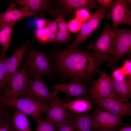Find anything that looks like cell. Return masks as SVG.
I'll list each match as a JSON object with an SVG mask.
<instances>
[{"instance_id":"obj_31","label":"cell","mask_w":131,"mask_h":131,"mask_svg":"<svg viewBox=\"0 0 131 131\" xmlns=\"http://www.w3.org/2000/svg\"><path fill=\"white\" fill-rule=\"evenodd\" d=\"M76 17L82 23L88 20L90 17L91 13L88 9L81 8L77 9L75 12Z\"/></svg>"},{"instance_id":"obj_15","label":"cell","mask_w":131,"mask_h":131,"mask_svg":"<svg viewBox=\"0 0 131 131\" xmlns=\"http://www.w3.org/2000/svg\"><path fill=\"white\" fill-rule=\"evenodd\" d=\"M36 13L27 7L16 8L15 4H11L6 10L0 13V28L8 24L15 23L23 18L35 16Z\"/></svg>"},{"instance_id":"obj_36","label":"cell","mask_w":131,"mask_h":131,"mask_svg":"<svg viewBox=\"0 0 131 131\" xmlns=\"http://www.w3.org/2000/svg\"><path fill=\"white\" fill-rule=\"evenodd\" d=\"M47 20L44 18H38L36 20V26L37 29H41L45 27L47 24Z\"/></svg>"},{"instance_id":"obj_17","label":"cell","mask_w":131,"mask_h":131,"mask_svg":"<svg viewBox=\"0 0 131 131\" xmlns=\"http://www.w3.org/2000/svg\"><path fill=\"white\" fill-rule=\"evenodd\" d=\"M69 118L74 125L75 131H92V114L68 113Z\"/></svg>"},{"instance_id":"obj_25","label":"cell","mask_w":131,"mask_h":131,"mask_svg":"<svg viewBox=\"0 0 131 131\" xmlns=\"http://www.w3.org/2000/svg\"><path fill=\"white\" fill-rule=\"evenodd\" d=\"M5 53L1 50L0 54V92L2 93L5 89L7 84L5 80L6 74V61L7 58Z\"/></svg>"},{"instance_id":"obj_11","label":"cell","mask_w":131,"mask_h":131,"mask_svg":"<svg viewBox=\"0 0 131 131\" xmlns=\"http://www.w3.org/2000/svg\"><path fill=\"white\" fill-rule=\"evenodd\" d=\"M89 93L95 102L109 97L113 93L111 77L104 72H103L98 79L93 83L92 87L89 88Z\"/></svg>"},{"instance_id":"obj_34","label":"cell","mask_w":131,"mask_h":131,"mask_svg":"<svg viewBox=\"0 0 131 131\" xmlns=\"http://www.w3.org/2000/svg\"><path fill=\"white\" fill-rule=\"evenodd\" d=\"M96 1L105 9L110 10L114 1L112 0H97Z\"/></svg>"},{"instance_id":"obj_19","label":"cell","mask_w":131,"mask_h":131,"mask_svg":"<svg viewBox=\"0 0 131 131\" xmlns=\"http://www.w3.org/2000/svg\"><path fill=\"white\" fill-rule=\"evenodd\" d=\"M58 2L65 8L70 10L98 7L96 1L94 0H58Z\"/></svg>"},{"instance_id":"obj_26","label":"cell","mask_w":131,"mask_h":131,"mask_svg":"<svg viewBox=\"0 0 131 131\" xmlns=\"http://www.w3.org/2000/svg\"><path fill=\"white\" fill-rule=\"evenodd\" d=\"M47 23L45 27L48 38V42L55 41L57 32V19L53 20H47Z\"/></svg>"},{"instance_id":"obj_32","label":"cell","mask_w":131,"mask_h":131,"mask_svg":"<svg viewBox=\"0 0 131 131\" xmlns=\"http://www.w3.org/2000/svg\"><path fill=\"white\" fill-rule=\"evenodd\" d=\"M58 129V131H75L72 121L70 118L62 124Z\"/></svg>"},{"instance_id":"obj_38","label":"cell","mask_w":131,"mask_h":131,"mask_svg":"<svg viewBox=\"0 0 131 131\" xmlns=\"http://www.w3.org/2000/svg\"><path fill=\"white\" fill-rule=\"evenodd\" d=\"M115 131H131V126H123Z\"/></svg>"},{"instance_id":"obj_18","label":"cell","mask_w":131,"mask_h":131,"mask_svg":"<svg viewBox=\"0 0 131 131\" xmlns=\"http://www.w3.org/2000/svg\"><path fill=\"white\" fill-rule=\"evenodd\" d=\"M110 77L112 82L113 93L124 102L129 101L131 97V86L127 81L125 79H120Z\"/></svg>"},{"instance_id":"obj_8","label":"cell","mask_w":131,"mask_h":131,"mask_svg":"<svg viewBox=\"0 0 131 131\" xmlns=\"http://www.w3.org/2000/svg\"><path fill=\"white\" fill-rule=\"evenodd\" d=\"M105 10L103 7L99 8L95 11L91 13L90 18L82 23L79 33L70 47H76L86 40L88 37L97 30L102 19L105 16Z\"/></svg>"},{"instance_id":"obj_2","label":"cell","mask_w":131,"mask_h":131,"mask_svg":"<svg viewBox=\"0 0 131 131\" xmlns=\"http://www.w3.org/2000/svg\"><path fill=\"white\" fill-rule=\"evenodd\" d=\"M0 100L5 106L12 107L37 121L41 119L49 105L27 97L13 98L0 95Z\"/></svg>"},{"instance_id":"obj_22","label":"cell","mask_w":131,"mask_h":131,"mask_svg":"<svg viewBox=\"0 0 131 131\" xmlns=\"http://www.w3.org/2000/svg\"><path fill=\"white\" fill-rule=\"evenodd\" d=\"M57 19V25L58 30L57 31L54 41L66 43L71 39V35L68 32L67 23L63 15L58 13L56 15Z\"/></svg>"},{"instance_id":"obj_13","label":"cell","mask_w":131,"mask_h":131,"mask_svg":"<svg viewBox=\"0 0 131 131\" xmlns=\"http://www.w3.org/2000/svg\"><path fill=\"white\" fill-rule=\"evenodd\" d=\"M26 62L35 75L42 76L48 75L50 73V68L47 59L42 52L30 50L26 58Z\"/></svg>"},{"instance_id":"obj_12","label":"cell","mask_w":131,"mask_h":131,"mask_svg":"<svg viewBox=\"0 0 131 131\" xmlns=\"http://www.w3.org/2000/svg\"><path fill=\"white\" fill-rule=\"evenodd\" d=\"M66 101L60 100L53 101L45 112L46 115L45 120L53 124L57 129L69 118V113L64 105Z\"/></svg>"},{"instance_id":"obj_27","label":"cell","mask_w":131,"mask_h":131,"mask_svg":"<svg viewBox=\"0 0 131 131\" xmlns=\"http://www.w3.org/2000/svg\"><path fill=\"white\" fill-rule=\"evenodd\" d=\"M11 113L0 117V131H13Z\"/></svg>"},{"instance_id":"obj_23","label":"cell","mask_w":131,"mask_h":131,"mask_svg":"<svg viewBox=\"0 0 131 131\" xmlns=\"http://www.w3.org/2000/svg\"><path fill=\"white\" fill-rule=\"evenodd\" d=\"M64 105L66 109L77 114L85 113L91 110L92 108L89 100L85 99H77L69 103L66 101Z\"/></svg>"},{"instance_id":"obj_33","label":"cell","mask_w":131,"mask_h":131,"mask_svg":"<svg viewBox=\"0 0 131 131\" xmlns=\"http://www.w3.org/2000/svg\"><path fill=\"white\" fill-rule=\"evenodd\" d=\"M126 74L122 68H118L113 72L111 77L120 79H125Z\"/></svg>"},{"instance_id":"obj_21","label":"cell","mask_w":131,"mask_h":131,"mask_svg":"<svg viewBox=\"0 0 131 131\" xmlns=\"http://www.w3.org/2000/svg\"><path fill=\"white\" fill-rule=\"evenodd\" d=\"M14 108L12 119L13 131H31L26 115Z\"/></svg>"},{"instance_id":"obj_1","label":"cell","mask_w":131,"mask_h":131,"mask_svg":"<svg viewBox=\"0 0 131 131\" xmlns=\"http://www.w3.org/2000/svg\"><path fill=\"white\" fill-rule=\"evenodd\" d=\"M71 48L57 54V63L64 72L80 80L99 73L100 64L106 62L110 64L112 61L111 56L90 52L76 47Z\"/></svg>"},{"instance_id":"obj_24","label":"cell","mask_w":131,"mask_h":131,"mask_svg":"<svg viewBox=\"0 0 131 131\" xmlns=\"http://www.w3.org/2000/svg\"><path fill=\"white\" fill-rule=\"evenodd\" d=\"M15 23H10L4 25L0 30V43L3 48L2 50L5 52L9 46L13 28Z\"/></svg>"},{"instance_id":"obj_4","label":"cell","mask_w":131,"mask_h":131,"mask_svg":"<svg viewBox=\"0 0 131 131\" xmlns=\"http://www.w3.org/2000/svg\"><path fill=\"white\" fill-rule=\"evenodd\" d=\"M42 77L35 75L22 97H28L48 104L54 101L60 100L58 96L59 91H50L45 85Z\"/></svg>"},{"instance_id":"obj_39","label":"cell","mask_w":131,"mask_h":131,"mask_svg":"<svg viewBox=\"0 0 131 131\" xmlns=\"http://www.w3.org/2000/svg\"><path fill=\"white\" fill-rule=\"evenodd\" d=\"M126 2L127 3H128L129 4H131V0H126Z\"/></svg>"},{"instance_id":"obj_16","label":"cell","mask_w":131,"mask_h":131,"mask_svg":"<svg viewBox=\"0 0 131 131\" xmlns=\"http://www.w3.org/2000/svg\"><path fill=\"white\" fill-rule=\"evenodd\" d=\"M30 42L28 41L20 47L15 50L11 56L6 61L7 84L10 78L18 71L21 61L25 56Z\"/></svg>"},{"instance_id":"obj_30","label":"cell","mask_w":131,"mask_h":131,"mask_svg":"<svg viewBox=\"0 0 131 131\" xmlns=\"http://www.w3.org/2000/svg\"><path fill=\"white\" fill-rule=\"evenodd\" d=\"M36 38L42 44L49 43L48 38L45 27L37 29L34 33Z\"/></svg>"},{"instance_id":"obj_14","label":"cell","mask_w":131,"mask_h":131,"mask_svg":"<svg viewBox=\"0 0 131 131\" xmlns=\"http://www.w3.org/2000/svg\"><path fill=\"white\" fill-rule=\"evenodd\" d=\"M52 89L62 91L70 97H75L77 99L89 100L90 98L87 95L89 88L82 84L81 80L78 79L74 78L69 83L56 84Z\"/></svg>"},{"instance_id":"obj_6","label":"cell","mask_w":131,"mask_h":131,"mask_svg":"<svg viewBox=\"0 0 131 131\" xmlns=\"http://www.w3.org/2000/svg\"><path fill=\"white\" fill-rule=\"evenodd\" d=\"M113 48L114 54L111 64L114 66L118 60L131 52V30L117 29L115 31Z\"/></svg>"},{"instance_id":"obj_9","label":"cell","mask_w":131,"mask_h":131,"mask_svg":"<svg viewBox=\"0 0 131 131\" xmlns=\"http://www.w3.org/2000/svg\"><path fill=\"white\" fill-rule=\"evenodd\" d=\"M107 19L112 20L113 31L117 29L120 24H124L131 26V13L126 0L114 1L110 11L106 15Z\"/></svg>"},{"instance_id":"obj_3","label":"cell","mask_w":131,"mask_h":131,"mask_svg":"<svg viewBox=\"0 0 131 131\" xmlns=\"http://www.w3.org/2000/svg\"><path fill=\"white\" fill-rule=\"evenodd\" d=\"M35 75L31 70L24 66L8 81L2 95L11 98H20Z\"/></svg>"},{"instance_id":"obj_37","label":"cell","mask_w":131,"mask_h":131,"mask_svg":"<svg viewBox=\"0 0 131 131\" xmlns=\"http://www.w3.org/2000/svg\"><path fill=\"white\" fill-rule=\"evenodd\" d=\"M9 106L4 105L0 100V117L11 113L7 110Z\"/></svg>"},{"instance_id":"obj_29","label":"cell","mask_w":131,"mask_h":131,"mask_svg":"<svg viewBox=\"0 0 131 131\" xmlns=\"http://www.w3.org/2000/svg\"><path fill=\"white\" fill-rule=\"evenodd\" d=\"M82 22L75 17L67 23L68 30L71 33H76L80 31Z\"/></svg>"},{"instance_id":"obj_10","label":"cell","mask_w":131,"mask_h":131,"mask_svg":"<svg viewBox=\"0 0 131 131\" xmlns=\"http://www.w3.org/2000/svg\"><path fill=\"white\" fill-rule=\"evenodd\" d=\"M95 102L99 107L104 110H108L119 117L131 115V104L129 100L124 102L113 93L109 97Z\"/></svg>"},{"instance_id":"obj_5","label":"cell","mask_w":131,"mask_h":131,"mask_svg":"<svg viewBox=\"0 0 131 131\" xmlns=\"http://www.w3.org/2000/svg\"><path fill=\"white\" fill-rule=\"evenodd\" d=\"M92 131H115L124 122L121 117L97 105L92 114Z\"/></svg>"},{"instance_id":"obj_7","label":"cell","mask_w":131,"mask_h":131,"mask_svg":"<svg viewBox=\"0 0 131 131\" xmlns=\"http://www.w3.org/2000/svg\"><path fill=\"white\" fill-rule=\"evenodd\" d=\"M115 31L109 24L106 25L95 41L87 48L93 50L97 53L104 55H114L113 48Z\"/></svg>"},{"instance_id":"obj_35","label":"cell","mask_w":131,"mask_h":131,"mask_svg":"<svg viewBox=\"0 0 131 131\" xmlns=\"http://www.w3.org/2000/svg\"><path fill=\"white\" fill-rule=\"evenodd\" d=\"M122 68L126 75H129L130 77H131V62L130 60H126Z\"/></svg>"},{"instance_id":"obj_28","label":"cell","mask_w":131,"mask_h":131,"mask_svg":"<svg viewBox=\"0 0 131 131\" xmlns=\"http://www.w3.org/2000/svg\"><path fill=\"white\" fill-rule=\"evenodd\" d=\"M37 126L34 131H56L57 128L50 122L40 119L37 121Z\"/></svg>"},{"instance_id":"obj_20","label":"cell","mask_w":131,"mask_h":131,"mask_svg":"<svg viewBox=\"0 0 131 131\" xmlns=\"http://www.w3.org/2000/svg\"><path fill=\"white\" fill-rule=\"evenodd\" d=\"M13 2L23 8L27 7L36 13L46 10L49 7V1L47 0H16Z\"/></svg>"}]
</instances>
